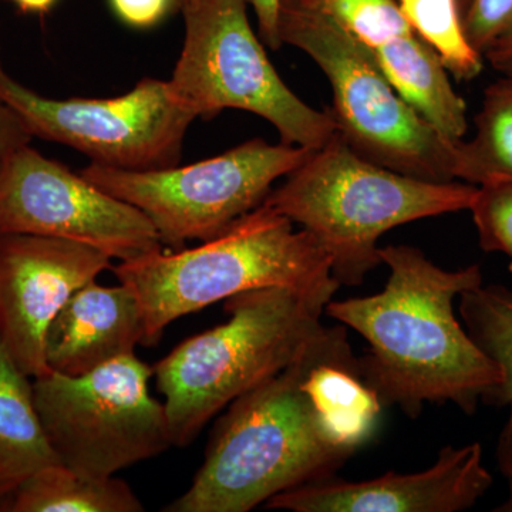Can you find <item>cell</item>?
Returning a JSON list of instances; mask_svg holds the SVG:
<instances>
[{
  "label": "cell",
  "mask_w": 512,
  "mask_h": 512,
  "mask_svg": "<svg viewBox=\"0 0 512 512\" xmlns=\"http://www.w3.org/2000/svg\"><path fill=\"white\" fill-rule=\"evenodd\" d=\"M377 64L402 99L447 140L467 134L466 101L451 86L440 57L416 33L372 50Z\"/></svg>",
  "instance_id": "15"
},
{
  "label": "cell",
  "mask_w": 512,
  "mask_h": 512,
  "mask_svg": "<svg viewBox=\"0 0 512 512\" xmlns=\"http://www.w3.org/2000/svg\"><path fill=\"white\" fill-rule=\"evenodd\" d=\"M111 8L128 26L151 28L177 10L175 0H110Z\"/></svg>",
  "instance_id": "25"
},
{
  "label": "cell",
  "mask_w": 512,
  "mask_h": 512,
  "mask_svg": "<svg viewBox=\"0 0 512 512\" xmlns=\"http://www.w3.org/2000/svg\"><path fill=\"white\" fill-rule=\"evenodd\" d=\"M340 284L231 296L229 319L184 340L153 367L173 446L187 447L217 414L286 369L316 333Z\"/></svg>",
  "instance_id": "3"
},
{
  "label": "cell",
  "mask_w": 512,
  "mask_h": 512,
  "mask_svg": "<svg viewBox=\"0 0 512 512\" xmlns=\"http://www.w3.org/2000/svg\"><path fill=\"white\" fill-rule=\"evenodd\" d=\"M468 0H458V6H460L461 16H463L464 10H466Z\"/></svg>",
  "instance_id": "31"
},
{
  "label": "cell",
  "mask_w": 512,
  "mask_h": 512,
  "mask_svg": "<svg viewBox=\"0 0 512 512\" xmlns=\"http://www.w3.org/2000/svg\"><path fill=\"white\" fill-rule=\"evenodd\" d=\"M328 13L359 42L375 50L412 33L397 0H309Z\"/></svg>",
  "instance_id": "21"
},
{
  "label": "cell",
  "mask_w": 512,
  "mask_h": 512,
  "mask_svg": "<svg viewBox=\"0 0 512 512\" xmlns=\"http://www.w3.org/2000/svg\"><path fill=\"white\" fill-rule=\"evenodd\" d=\"M184 3L185 0H175V6H177V10H181V8H183Z\"/></svg>",
  "instance_id": "32"
},
{
  "label": "cell",
  "mask_w": 512,
  "mask_h": 512,
  "mask_svg": "<svg viewBox=\"0 0 512 512\" xmlns=\"http://www.w3.org/2000/svg\"><path fill=\"white\" fill-rule=\"evenodd\" d=\"M146 510L126 481L90 477L56 463L23 478L2 511L141 512Z\"/></svg>",
  "instance_id": "16"
},
{
  "label": "cell",
  "mask_w": 512,
  "mask_h": 512,
  "mask_svg": "<svg viewBox=\"0 0 512 512\" xmlns=\"http://www.w3.org/2000/svg\"><path fill=\"white\" fill-rule=\"evenodd\" d=\"M379 254L390 269L383 291L330 301L325 309L369 345L359 357L367 386L383 407H399L412 419L426 403H453L473 416L500 379L454 312L456 299L483 285L480 265L447 271L410 245Z\"/></svg>",
  "instance_id": "2"
},
{
  "label": "cell",
  "mask_w": 512,
  "mask_h": 512,
  "mask_svg": "<svg viewBox=\"0 0 512 512\" xmlns=\"http://www.w3.org/2000/svg\"><path fill=\"white\" fill-rule=\"evenodd\" d=\"M5 72L0 50V80ZM32 138L25 121L0 92V170L20 148L29 146Z\"/></svg>",
  "instance_id": "24"
},
{
  "label": "cell",
  "mask_w": 512,
  "mask_h": 512,
  "mask_svg": "<svg viewBox=\"0 0 512 512\" xmlns=\"http://www.w3.org/2000/svg\"><path fill=\"white\" fill-rule=\"evenodd\" d=\"M485 252H501L512 262V183L478 187L470 210Z\"/></svg>",
  "instance_id": "22"
},
{
  "label": "cell",
  "mask_w": 512,
  "mask_h": 512,
  "mask_svg": "<svg viewBox=\"0 0 512 512\" xmlns=\"http://www.w3.org/2000/svg\"><path fill=\"white\" fill-rule=\"evenodd\" d=\"M0 92L33 137L72 147L92 163L126 171L180 165L195 116L171 94L168 82L140 80L113 99H49L5 72Z\"/></svg>",
  "instance_id": "10"
},
{
  "label": "cell",
  "mask_w": 512,
  "mask_h": 512,
  "mask_svg": "<svg viewBox=\"0 0 512 512\" xmlns=\"http://www.w3.org/2000/svg\"><path fill=\"white\" fill-rule=\"evenodd\" d=\"M248 0H185V39L173 76L174 99L195 119L249 111L282 143L318 150L338 133L332 113L299 99L269 62L248 20Z\"/></svg>",
  "instance_id": "7"
},
{
  "label": "cell",
  "mask_w": 512,
  "mask_h": 512,
  "mask_svg": "<svg viewBox=\"0 0 512 512\" xmlns=\"http://www.w3.org/2000/svg\"><path fill=\"white\" fill-rule=\"evenodd\" d=\"M474 124V137L458 143L457 180L477 187L512 183V77L484 90Z\"/></svg>",
  "instance_id": "18"
},
{
  "label": "cell",
  "mask_w": 512,
  "mask_h": 512,
  "mask_svg": "<svg viewBox=\"0 0 512 512\" xmlns=\"http://www.w3.org/2000/svg\"><path fill=\"white\" fill-rule=\"evenodd\" d=\"M143 309L126 285H84L64 303L47 329L45 355L52 372L83 376L143 343Z\"/></svg>",
  "instance_id": "14"
},
{
  "label": "cell",
  "mask_w": 512,
  "mask_h": 512,
  "mask_svg": "<svg viewBox=\"0 0 512 512\" xmlns=\"http://www.w3.org/2000/svg\"><path fill=\"white\" fill-rule=\"evenodd\" d=\"M413 32L458 80L476 79L484 57L468 42L458 0H397Z\"/></svg>",
  "instance_id": "20"
},
{
  "label": "cell",
  "mask_w": 512,
  "mask_h": 512,
  "mask_svg": "<svg viewBox=\"0 0 512 512\" xmlns=\"http://www.w3.org/2000/svg\"><path fill=\"white\" fill-rule=\"evenodd\" d=\"M0 234H28L89 245L133 261L163 251L150 218L26 146L0 170Z\"/></svg>",
  "instance_id": "11"
},
{
  "label": "cell",
  "mask_w": 512,
  "mask_h": 512,
  "mask_svg": "<svg viewBox=\"0 0 512 512\" xmlns=\"http://www.w3.org/2000/svg\"><path fill=\"white\" fill-rule=\"evenodd\" d=\"M463 26L470 45L484 57L512 33V0H468Z\"/></svg>",
  "instance_id": "23"
},
{
  "label": "cell",
  "mask_w": 512,
  "mask_h": 512,
  "mask_svg": "<svg viewBox=\"0 0 512 512\" xmlns=\"http://www.w3.org/2000/svg\"><path fill=\"white\" fill-rule=\"evenodd\" d=\"M468 335L497 367L498 383L484 397L485 404L512 407V289L480 285L458 298Z\"/></svg>",
  "instance_id": "19"
},
{
  "label": "cell",
  "mask_w": 512,
  "mask_h": 512,
  "mask_svg": "<svg viewBox=\"0 0 512 512\" xmlns=\"http://www.w3.org/2000/svg\"><path fill=\"white\" fill-rule=\"evenodd\" d=\"M282 0H248V5L254 8L258 19L259 35L266 46L272 50H279L282 43L279 36V9Z\"/></svg>",
  "instance_id": "26"
},
{
  "label": "cell",
  "mask_w": 512,
  "mask_h": 512,
  "mask_svg": "<svg viewBox=\"0 0 512 512\" xmlns=\"http://www.w3.org/2000/svg\"><path fill=\"white\" fill-rule=\"evenodd\" d=\"M56 2L57 0H13L23 13H32V15H45L50 12Z\"/></svg>",
  "instance_id": "29"
},
{
  "label": "cell",
  "mask_w": 512,
  "mask_h": 512,
  "mask_svg": "<svg viewBox=\"0 0 512 512\" xmlns=\"http://www.w3.org/2000/svg\"><path fill=\"white\" fill-rule=\"evenodd\" d=\"M483 446L441 448L434 466L419 473L393 471L366 481L328 477L291 488L266 501L269 510L293 512H460L493 487Z\"/></svg>",
  "instance_id": "13"
},
{
  "label": "cell",
  "mask_w": 512,
  "mask_h": 512,
  "mask_svg": "<svg viewBox=\"0 0 512 512\" xmlns=\"http://www.w3.org/2000/svg\"><path fill=\"white\" fill-rule=\"evenodd\" d=\"M56 463L59 460L37 412L33 379L0 342V467L22 481Z\"/></svg>",
  "instance_id": "17"
},
{
  "label": "cell",
  "mask_w": 512,
  "mask_h": 512,
  "mask_svg": "<svg viewBox=\"0 0 512 512\" xmlns=\"http://www.w3.org/2000/svg\"><path fill=\"white\" fill-rule=\"evenodd\" d=\"M143 309L141 345H157L185 315L254 289H315L339 284L325 249L306 229L265 204L200 247L163 251L111 266Z\"/></svg>",
  "instance_id": "5"
},
{
  "label": "cell",
  "mask_w": 512,
  "mask_h": 512,
  "mask_svg": "<svg viewBox=\"0 0 512 512\" xmlns=\"http://www.w3.org/2000/svg\"><path fill=\"white\" fill-rule=\"evenodd\" d=\"M484 59H487L493 69L503 74V76L512 77V33L500 42L495 43L485 53Z\"/></svg>",
  "instance_id": "28"
},
{
  "label": "cell",
  "mask_w": 512,
  "mask_h": 512,
  "mask_svg": "<svg viewBox=\"0 0 512 512\" xmlns=\"http://www.w3.org/2000/svg\"><path fill=\"white\" fill-rule=\"evenodd\" d=\"M282 43L306 53L328 77L338 134L359 156L433 183L457 180L460 141L441 136L402 99L369 47L309 0H282Z\"/></svg>",
  "instance_id": "6"
},
{
  "label": "cell",
  "mask_w": 512,
  "mask_h": 512,
  "mask_svg": "<svg viewBox=\"0 0 512 512\" xmlns=\"http://www.w3.org/2000/svg\"><path fill=\"white\" fill-rule=\"evenodd\" d=\"M227 409L190 488L163 511L248 512L332 477L373 436L383 406L346 326L323 325L291 365Z\"/></svg>",
  "instance_id": "1"
},
{
  "label": "cell",
  "mask_w": 512,
  "mask_h": 512,
  "mask_svg": "<svg viewBox=\"0 0 512 512\" xmlns=\"http://www.w3.org/2000/svg\"><path fill=\"white\" fill-rule=\"evenodd\" d=\"M153 367L133 355L83 376L50 370L33 379L47 440L60 464L90 477L119 471L173 447L164 403L150 394Z\"/></svg>",
  "instance_id": "8"
},
{
  "label": "cell",
  "mask_w": 512,
  "mask_h": 512,
  "mask_svg": "<svg viewBox=\"0 0 512 512\" xmlns=\"http://www.w3.org/2000/svg\"><path fill=\"white\" fill-rule=\"evenodd\" d=\"M89 245L28 234H0V342L32 379L50 372L47 329L74 292L111 269Z\"/></svg>",
  "instance_id": "12"
},
{
  "label": "cell",
  "mask_w": 512,
  "mask_h": 512,
  "mask_svg": "<svg viewBox=\"0 0 512 512\" xmlns=\"http://www.w3.org/2000/svg\"><path fill=\"white\" fill-rule=\"evenodd\" d=\"M477 185L433 183L359 156L335 134L272 188L262 204L309 232L340 285L363 284L382 265L379 239L409 222L470 210Z\"/></svg>",
  "instance_id": "4"
},
{
  "label": "cell",
  "mask_w": 512,
  "mask_h": 512,
  "mask_svg": "<svg viewBox=\"0 0 512 512\" xmlns=\"http://www.w3.org/2000/svg\"><path fill=\"white\" fill-rule=\"evenodd\" d=\"M508 410H510V414H508L503 431L498 437L497 444V466L507 481L508 494L504 503L494 508L495 512H512V407Z\"/></svg>",
  "instance_id": "27"
},
{
  "label": "cell",
  "mask_w": 512,
  "mask_h": 512,
  "mask_svg": "<svg viewBox=\"0 0 512 512\" xmlns=\"http://www.w3.org/2000/svg\"><path fill=\"white\" fill-rule=\"evenodd\" d=\"M312 150L254 138L220 156L157 171H126L90 163L80 171L99 190L150 218L164 245L210 241L255 210L279 178Z\"/></svg>",
  "instance_id": "9"
},
{
  "label": "cell",
  "mask_w": 512,
  "mask_h": 512,
  "mask_svg": "<svg viewBox=\"0 0 512 512\" xmlns=\"http://www.w3.org/2000/svg\"><path fill=\"white\" fill-rule=\"evenodd\" d=\"M19 483L20 480H18V478L10 476L9 473H6V471L0 467V511H2L3 505L8 501L10 494L15 491Z\"/></svg>",
  "instance_id": "30"
}]
</instances>
